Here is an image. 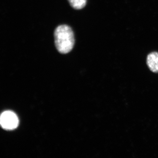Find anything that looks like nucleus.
Instances as JSON below:
<instances>
[{
  "instance_id": "f257e3e1",
  "label": "nucleus",
  "mask_w": 158,
  "mask_h": 158,
  "mask_svg": "<svg viewBox=\"0 0 158 158\" xmlns=\"http://www.w3.org/2000/svg\"><path fill=\"white\" fill-rule=\"evenodd\" d=\"M54 37L56 48L60 53H68L73 48L74 36L73 31L69 26H58L54 32Z\"/></svg>"
},
{
  "instance_id": "f03ea898",
  "label": "nucleus",
  "mask_w": 158,
  "mask_h": 158,
  "mask_svg": "<svg viewBox=\"0 0 158 158\" xmlns=\"http://www.w3.org/2000/svg\"><path fill=\"white\" fill-rule=\"evenodd\" d=\"M0 123L4 129L12 130L18 126V118L16 114L10 111H5L1 115Z\"/></svg>"
},
{
  "instance_id": "7ed1b4c3",
  "label": "nucleus",
  "mask_w": 158,
  "mask_h": 158,
  "mask_svg": "<svg viewBox=\"0 0 158 158\" xmlns=\"http://www.w3.org/2000/svg\"><path fill=\"white\" fill-rule=\"evenodd\" d=\"M147 64L148 68L154 73H158V52H153L148 56Z\"/></svg>"
},
{
  "instance_id": "20e7f679",
  "label": "nucleus",
  "mask_w": 158,
  "mask_h": 158,
  "mask_svg": "<svg viewBox=\"0 0 158 158\" xmlns=\"http://www.w3.org/2000/svg\"><path fill=\"white\" fill-rule=\"evenodd\" d=\"M70 6L73 9L80 10L86 6L87 0H68Z\"/></svg>"
}]
</instances>
